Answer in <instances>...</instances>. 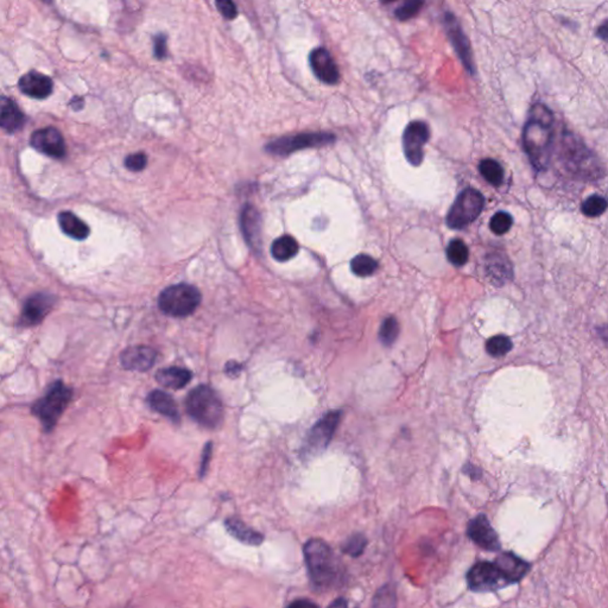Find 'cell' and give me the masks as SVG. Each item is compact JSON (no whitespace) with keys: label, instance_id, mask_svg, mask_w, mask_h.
Here are the masks:
<instances>
[{"label":"cell","instance_id":"obj_1","mask_svg":"<svg viewBox=\"0 0 608 608\" xmlns=\"http://www.w3.org/2000/svg\"><path fill=\"white\" fill-rule=\"evenodd\" d=\"M552 124L554 116L548 107L542 104L533 106L523 131V145L537 170H544L550 161Z\"/></svg>","mask_w":608,"mask_h":608},{"label":"cell","instance_id":"obj_2","mask_svg":"<svg viewBox=\"0 0 608 608\" xmlns=\"http://www.w3.org/2000/svg\"><path fill=\"white\" fill-rule=\"evenodd\" d=\"M304 559L316 590H328L339 583L342 571L328 544L316 538L308 540L304 545Z\"/></svg>","mask_w":608,"mask_h":608},{"label":"cell","instance_id":"obj_3","mask_svg":"<svg viewBox=\"0 0 608 608\" xmlns=\"http://www.w3.org/2000/svg\"><path fill=\"white\" fill-rule=\"evenodd\" d=\"M74 390L61 379L51 383L44 395L31 407V414L41 422L46 433H51L60 422L69 404L72 403Z\"/></svg>","mask_w":608,"mask_h":608},{"label":"cell","instance_id":"obj_4","mask_svg":"<svg viewBox=\"0 0 608 608\" xmlns=\"http://www.w3.org/2000/svg\"><path fill=\"white\" fill-rule=\"evenodd\" d=\"M185 407L190 417L202 427L216 429L223 423V402L211 386L199 385L192 390L185 399Z\"/></svg>","mask_w":608,"mask_h":608},{"label":"cell","instance_id":"obj_5","mask_svg":"<svg viewBox=\"0 0 608 608\" xmlns=\"http://www.w3.org/2000/svg\"><path fill=\"white\" fill-rule=\"evenodd\" d=\"M200 302V291L190 284L182 283L164 289L159 296V306L169 316L187 318L197 310Z\"/></svg>","mask_w":608,"mask_h":608},{"label":"cell","instance_id":"obj_6","mask_svg":"<svg viewBox=\"0 0 608 608\" xmlns=\"http://www.w3.org/2000/svg\"><path fill=\"white\" fill-rule=\"evenodd\" d=\"M484 207L485 199L479 190H462L447 214V225L452 230H462L479 218Z\"/></svg>","mask_w":608,"mask_h":608},{"label":"cell","instance_id":"obj_7","mask_svg":"<svg viewBox=\"0 0 608 608\" xmlns=\"http://www.w3.org/2000/svg\"><path fill=\"white\" fill-rule=\"evenodd\" d=\"M335 136L332 133H301L297 136L283 137L266 145V150L272 155L287 156L303 149L320 148L334 143Z\"/></svg>","mask_w":608,"mask_h":608},{"label":"cell","instance_id":"obj_8","mask_svg":"<svg viewBox=\"0 0 608 608\" xmlns=\"http://www.w3.org/2000/svg\"><path fill=\"white\" fill-rule=\"evenodd\" d=\"M469 588L476 592H491L509 585L507 578L495 562H478L467 574Z\"/></svg>","mask_w":608,"mask_h":608},{"label":"cell","instance_id":"obj_9","mask_svg":"<svg viewBox=\"0 0 608 608\" xmlns=\"http://www.w3.org/2000/svg\"><path fill=\"white\" fill-rule=\"evenodd\" d=\"M429 128L424 121H411L403 135V150L408 162L418 166L423 161L424 145L429 140Z\"/></svg>","mask_w":608,"mask_h":608},{"label":"cell","instance_id":"obj_10","mask_svg":"<svg viewBox=\"0 0 608 608\" xmlns=\"http://www.w3.org/2000/svg\"><path fill=\"white\" fill-rule=\"evenodd\" d=\"M341 419V411H332L322 417L308 435L306 447L311 453H318L328 447Z\"/></svg>","mask_w":608,"mask_h":608},{"label":"cell","instance_id":"obj_11","mask_svg":"<svg viewBox=\"0 0 608 608\" xmlns=\"http://www.w3.org/2000/svg\"><path fill=\"white\" fill-rule=\"evenodd\" d=\"M30 144L37 151L49 156L51 159H63L67 152L63 136L55 128H46L35 131L31 136Z\"/></svg>","mask_w":608,"mask_h":608},{"label":"cell","instance_id":"obj_12","mask_svg":"<svg viewBox=\"0 0 608 608\" xmlns=\"http://www.w3.org/2000/svg\"><path fill=\"white\" fill-rule=\"evenodd\" d=\"M445 27H446L447 35H448V37L454 46V49L460 57L461 62L464 63L465 68L471 74H473L474 73V63H473L472 50H471L467 36H466L453 13L448 12L445 15Z\"/></svg>","mask_w":608,"mask_h":608},{"label":"cell","instance_id":"obj_13","mask_svg":"<svg viewBox=\"0 0 608 608\" xmlns=\"http://www.w3.org/2000/svg\"><path fill=\"white\" fill-rule=\"evenodd\" d=\"M467 533L474 543L480 548L488 552H497L500 549L499 537L485 514H479L469 523Z\"/></svg>","mask_w":608,"mask_h":608},{"label":"cell","instance_id":"obj_14","mask_svg":"<svg viewBox=\"0 0 608 608\" xmlns=\"http://www.w3.org/2000/svg\"><path fill=\"white\" fill-rule=\"evenodd\" d=\"M310 66L314 74L318 80L327 85H337L340 80V73L335 61L328 50L325 48H318L313 50L309 57Z\"/></svg>","mask_w":608,"mask_h":608},{"label":"cell","instance_id":"obj_15","mask_svg":"<svg viewBox=\"0 0 608 608\" xmlns=\"http://www.w3.org/2000/svg\"><path fill=\"white\" fill-rule=\"evenodd\" d=\"M56 302V299L46 292L35 294L27 299L24 304L20 322L24 325H36L46 318L50 309Z\"/></svg>","mask_w":608,"mask_h":608},{"label":"cell","instance_id":"obj_16","mask_svg":"<svg viewBox=\"0 0 608 608\" xmlns=\"http://www.w3.org/2000/svg\"><path fill=\"white\" fill-rule=\"evenodd\" d=\"M157 353L148 346H133L126 348L120 355L121 366L125 370L145 372L155 365Z\"/></svg>","mask_w":608,"mask_h":608},{"label":"cell","instance_id":"obj_17","mask_svg":"<svg viewBox=\"0 0 608 608\" xmlns=\"http://www.w3.org/2000/svg\"><path fill=\"white\" fill-rule=\"evenodd\" d=\"M18 87L23 94L42 100L48 98L53 93L54 83L49 76L31 70L19 79Z\"/></svg>","mask_w":608,"mask_h":608},{"label":"cell","instance_id":"obj_18","mask_svg":"<svg viewBox=\"0 0 608 608\" xmlns=\"http://www.w3.org/2000/svg\"><path fill=\"white\" fill-rule=\"evenodd\" d=\"M495 563L502 571L504 578H507L509 585L521 581L530 571L529 563L512 552H504L499 555Z\"/></svg>","mask_w":608,"mask_h":608},{"label":"cell","instance_id":"obj_19","mask_svg":"<svg viewBox=\"0 0 608 608\" xmlns=\"http://www.w3.org/2000/svg\"><path fill=\"white\" fill-rule=\"evenodd\" d=\"M27 118L12 99L0 95V129L13 133L23 128Z\"/></svg>","mask_w":608,"mask_h":608},{"label":"cell","instance_id":"obj_20","mask_svg":"<svg viewBox=\"0 0 608 608\" xmlns=\"http://www.w3.org/2000/svg\"><path fill=\"white\" fill-rule=\"evenodd\" d=\"M192 372L183 367H166L156 373V380L166 389L180 390L190 384Z\"/></svg>","mask_w":608,"mask_h":608},{"label":"cell","instance_id":"obj_21","mask_svg":"<svg viewBox=\"0 0 608 608\" xmlns=\"http://www.w3.org/2000/svg\"><path fill=\"white\" fill-rule=\"evenodd\" d=\"M148 403L152 410H155L156 412H159L161 415L169 417L173 421H178L180 419L178 405L175 403L174 398L169 393L161 391V390H155V391H152L149 395Z\"/></svg>","mask_w":608,"mask_h":608},{"label":"cell","instance_id":"obj_22","mask_svg":"<svg viewBox=\"0 0 608 608\" xmlns=\"http://www.w3.org/2000/svg\"><path fill=\"white\" fill-rule=\"evenodd\" d=\"M225 526H226L227 531L242 543L249 544V545H259L264 540V536L261 533L251 529L238 518H228Z\"/></svg>","mask_w":608,"mask_h":608},{"label":"cell","instance_id":"obj_23","mask_svg":"<svg viewBox=\"0 0 608 608\" xmlns=\"http://www.w3.org/2000/svg\"><path fill=\"white\" fill-rule=\"evenodd\" d=\"M58 225L65 235L76 240H85L89 235V227L72 212L58 214Z\"/></svg>","mask_w":608,"mask_h":608},{"label":"cell","instance_id":"obj_24","mask_svg":"<svg viewBox=\"0 0 608 608\" xmlns=\"http://www.w3.org/2000/svg\"><path fill=\"white\" fill-rule=\"evenodd\" d=\"M242 230L246 242L256 245L261 235V216L254 206H246L242 213Z\"/></svg>","mask_w":608,"mask_h":608},{"label":"cell","instance_id":"obj_25","mask_svg":"<svg viewBox=\"0 0 608 608\" xmlns=\"http://www.w3.org/2000/svg\"><path fill=\"white\" fill-rule=\"evenodd\" d=\"M383 5L392 8L393 15L398 20L405 22L418 15L424 5V0H380Z\"/></svg>","mask_w":608,"mask_h":608},{"label":"cell","instance_id":"obj_26","mask_svg":"<svg viewBox=\"0 0 608 608\" xmlns=\"http://www.w3.org/2000/svg\"><path fill=\"white\" fill-rule=\"evenodd\" d=\"M299 242L290 235H283L276 239L271 246L272 257L278 261H290L299 254Z\"/></svg>","mask_w":608,"mask_h":608},{"label":"cell","instance_id":"obj_27","mask_svg":"<svg viewBox=\"0 0 608 608\" xmlns=\"http://www.w3.org/2000/svg\"><path fill=\"white\" fill-rule=\"evenodd\" d=\"M479 171L481 176L490 185L499 187L504 181V170L502 166L495 159H484L480 162Z\"/></svg>","mask_w":608,"mask_h":608},{"label":"cell","instance_id":"obj_28","mask_svg":"<svg viewBox=\"0 0 608 608\" xmlns=\"http://www.w3.org/2000/svg\"><path fill=\"white\" fill-rule=\"evenodd\" d=\"M447 258L455 266H464L469 261V247L461 239H454L447 247Z\"/></svg>","mask_w":608,"mask_h":608},{"label":"cell","instance_id":"obj_29","mask_svg":"<svg viewBox=\"0 0 608 608\" xmlns=\"http://www.w3.org/2000/svg\"><path fill=\"white\" fill-rule=\"evenodd\" d=\"M352 271L359 277H368L373 275L378 268V263L367 254H358L351 261Z\"/></svg>","mask_w":608,"mask_h":608},{"label":"cell","instance_id":"obj_30","mask_svg":"<svg viewBox=\"0 0 608 608\" xmlns=\"http://www.w3.org/2000/svg\"><path fill=\"white\" fill-rule=\"evenodd\" d=\"M398 334H399L398 321L393 316L386 318L379 329V339L382 341V344L389 347L397 340Z\"/></svg>","mask_w":608,"mask_h":608},{"label":"cell","instance_id":"obj_31","mask_svg":"<svg viewBox=\"0 0 608 608\" xmlns=\"http://www.w3.org/2000/svg\"><path fill=\"white\" fill-rule=\"evenodd\" d=\"M512 349V341L505 335H495L486 342V351L495 358L507 355Z\"/></svg>","mask_w":608,"mask_h":608},{"label":"cell","instance_id":"obj_32","mask_svg":"<svg viewBox=\"0 0 608 608\" xmlns=\"http://www.w3.org/2000/svg\"><path fill=\"white\" fill-rule=\"evenodd\" d=\"M606 208H607V201H606V199L600 197V195H593V197H588L583 202V204H582V212H583L585 216L597 218V216L604 214Z\"/></svg>","mask_w":608,"mask_h":608},{"label":"cell","instance_id":"obj_33","mask_svg":"<svg viewBox=\"0 0 608 608\" xmlns=\"http://www.w3.org/2000/svg\"><path fill=\"white\" fill-rule=\"evenodd\" d=\"M512 223H514V219L509 213L498 212L492 216L491 221H490V228L495 235H502L511 230Z\"/></svg>","mask_w":608,"mask_h":608},{"label":"cell","instance_id":"obj_34","mask_svg":"<svg viewBox=\"0 0 608 608\" xmlns=\"http://www.w3.org/2000/svg\"><path fill=\"white\" fill-rule=\"evenodd\" d=\"M367 540L363 535H360V533H356V535H353V536L349 538V540L345 543L344 547H342V552L345 554H348L349 556H353V557H358V556L361 555L364 552V549L366 547Z\"/></svg>","mask_w":608,"mask_h":608},{"label":"cell","instance_id":"obj_35","mask_svg":"<svg viewBox=\"0 0 608 608\" xmlns=\"http://www.w3.org/2000/svg\"><path fill=\"white\" fill-rule=\"evenodd\" d=\"M148 164V157L143 152H137L125 159V166L131 171H142Z\"/></svg>","mask_w":608,"mask_h":608},{"label":"cell","instance_id":"obj_36","mask_svg":"<svg viewBox=\"0 0 608 608\" xmlns=\"http://www.w3.org/2000/svg\"><path fill=\"white\" fill-rule=\"evenodd\" d=\"M216 4L220 13L228 20L235 19L238 15V10L233 0H216Z\"/></svg>","mask_w":608,"mask_h":608},{"label":"cell","instance_id":"obj_37","mask_svg":"<svg viewBox=\"0 0 608 608\" xmlns=\"http://www.w3.org/2000/svg\"><path fill=\"white\" fill-rule=\"evenodd\" d=\"M154 50H155L156 58L163 60L166 56V37L164 35L159 34L154 41Z\"/></svg>","mask_w":608,"mask_h":608},{"label":"cell","instance_id":"obj_38","mask_svg":"<svg viewBox=\"0 0 608 608\" xmlns=\"http://www.w3.org/2000/svg\"><path fill=\"white\" fill-rule=\"evenodd\" d=\"M211 455H212V443H208L206 448H204V457H202V462H201V476H204L206 472H207L208 461L211 459Z\"/></svg>","mask_w":608,"mask_h":608},{"label":"cell","instance_id":"obj_39","mask_svg":"<svg viewBox=\"0 0 608 608\" xmlns=\"http://www.w3.org/2000/svg\"><path fill=\"white\" fill-rule=\"evenodd\" d=\"M70 106L73 107V110H81L83 107V99L75 97V98L73 99L72 102H70Z\"/></svg>","mask_w":608,"mask_h":608},{"label":"cell","instance_id":"obj_40","mask_svg":"<svg viewBox=\"0 0 608 608\" xmlns=\"http://www.w3.org/2000/svg\"><path fill=\"white\" fill-rule=\"evenodd\" d=\"M291 606H296V607L306 606V607H309V606H315V604L313 602H310V601H296L294 604H291Z\"/></svg>","mask_w":608,"mask_h":608},{"label":"cell","instance_id":"obj_41","mask_svg":"<svg viewBox=\"0 0 608 608\" xmlns=\"http://www.w3.org/2000/svg\"><path fill=\"white\" fill-rule=\"evenodd\" d=\"M597 34H601V38L602 39H606L607 38V27H606V23L602 24V27L599 29V32Z\"/></svg>","mask_w":608,"mask_h":608},{"label":"cell","instance_id":"obj_42","mask_svg":"<svg viewBox=\"0 0 608 608\" xmlns=\"http://www.w3.org/2000/svg\"><path fill=\"white\" fill-rule=\"evenodd\" d=\"M43 1H44V3H48V4H50V3H51V0H43Z\"/></svg>","mask_w":608,"mask_h":608}]
</instances>
